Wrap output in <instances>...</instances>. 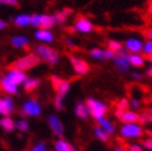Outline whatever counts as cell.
Returning <instances> with one entry per match:
<instances>
[{
	"instance_id": "obj_1",
	"label": "cell",
	"mask_w": 152,
	"mask_h": 151,
	"mask_svg": "<svg viewBox=\"0 0 152 151\" xmlns=\"http://www.w3.org/2000/svg\"><path fill=\"white\" fill-rule=\"evenodd\" d=\"M51 83L56 92V97H55V99H53V105H55V108L57 110H62L63 109V99L68 94V92H69L71 83H69V81H66L56 74L51 76Z\"/></svg>"
},
{
	"instance_id": "obj_2",
	"label": "cell",
	"mask_w": 152,
	"mask_h": 151,
	"mask_svg": "<svg viewBox=\"0 0 152 151\" xmlns=\"http://www.w3.org/2000/svg\"><path fill=\"white\" fill-rule=\"evenodd\" d=\"M34 54L39 57L41 61H43L45 63H47L50 66H56L61 61L59 54L55 48H52L50 45H43V43L35 45Z\"/></svg>"
},
{
	"instance_id": "obj_3",
	"label": "cell",
	"mask_w": 152,
	"mask_h": 151,
	"mask_svg": "<svg viewBox=\"0 0 152 151\" xmlns=\"http://www.w3.org/2000/svg\"><path fill=\"white\" fill-rule=\"evenodd\" d=\"M58 24L56 15L50 14H34L32 26L37 30H51Z\"/></svg>"
},
{
	"instance_id": "obj_4",
	"label": "cell",
	"mask_w": 152,
	"mask_h": 151,
	"mask_svg": "<svg viewBox=\"0 0 152 151\" xmlns=\"http://www.w3.org/2000/svg\"><path fill=\"white\" fill-rule=\"evenodd\" d=\"M86 104H87V108L89 111V115L95 120L104 118L106 115V113H108V105L105 103H103L102 100L95 99L93 97L87 98Z\"/></svg>"
},
{
	"instance_id": "obj_5",
	"label": "cell",
	"mask_w": 152,
	"mask_h": 151,
	"mask_svg": "<svg viewBox=\"0 0 152 151\" xmlns=\"http://www.w3.org/2000/svg\"><path fill=\"white\" fill-rule=\"evenodd\" d=\"M40 62H41V59L32 52V54H27L25 56L18 58L16 61H14L11 67L12 68H16V70L26 72L27 70H31V68H34V67L39 66Z\"/></svg>"
},
{
	"instance_id": "obj_6",
	"label": "cell",
	"mask_w": 152,
	"mask_h": 151,
	"mask_svg": "<svg viewBox=\"0 0 152 151\" xmlns=\"http://www.w3.org/2000/svg\"><path fill=\"white\" fill-rule=\"evenodd\" d=\"M42 113V108H41V104L37 102L34 98H28L26 99L21 105V109H20V114L24 115V117H31V118H37L40 117Z\"/></svg>"
},
{
	"instance_id": "obj_7",
	"label": "cell",
	"mask_w": 152,
	"mask_h": 151,
	"mask_svg": "<svg viewBox=\"0 0 152 151\" xmlns=\"http://www.w3.org/2000/svg\"><path fill=\"white\" fill-rule=\"evenodd\" d=\"M120 136L124 139H137L143 135V129L139 123L123 124L120 126Z\"/></svg>"
},
{
	"instance_id": "obj_8",
	"label": "cell",
	"mask_w": 152,
	"mask_h": 151,
	"mask_svg": "<svg viewBox=\"0 0 152 151\" xmlns=\"http://www.w3.org/2000/svg\"><path fill=\"white\" fill-rule=\"evenodd\" d=\"M47 124H48V128L52 131V134L56 135L57 138L62 139L63 133H64V126H63L62 120H61L56 114H50L47 118Z\"/></svg>"
},
{
	"instance_id": "obj_9",
	"label": "cell",
	"mask_w": 152,
	"mask_h": 151,
	"mask_svg": "<svg viewBox=\"0 0 152 151\" xmlns=\"http://www.w3.org/2000/svg\"><path fill=\"white\" fill-rule=\"evenodd\" d=\"M143 43L145 41H142L140 37L131 36L124 41V48L129 54H141L143 50Z\"/></svg>"
},
{
	"instance_id": "obj_10",
	"label": "cell",
	"mask_w": 152,
	"mask_h": 151,
	"mask_svg": "<svg viewBox=\"0 0 152 151\" xmlns=\"http://www.w3.org/2000/svg\"><path fill=\"white\" fill-rule=\"evenodd\" d=\"M69 62H71V66L74 71L75 74L78 76H84L89 72L90 67L88 65V62L86 59H83L80 57H77V56H71L69 57Z\"/></svg>"
},
{
	"instance_id": "obj_11",
	"label": "cell",
	"mask_w": 152,
	"mask_h": 151,
	"mask_svg": "<svg viewBox=\"0 0 152 151\" xmlns=\"http://www.w3.org/2000/svg\"><path fill=\"white\" fill-rule=\"evenodd\" d=\"M115 117L120 120L123 124H132V123H140V115L135 110H119L115 109Z\"/></svg>"
},
{
	"instance_id": "obj_12",
	"label": "cell",
	"mask_w": 152,
	"mask_h": 151,
	"mask_svg": "<svg viewBox=\"0 0 152 151\" xmlns=\"http://www.w3.org/2000/svg\"><path fill=\"white\" fill-rule=\"evenodd\" d=\"M74 27H75V30H77V32H80V34H90L94 30L93 22L86 16L75 18Z\"/></svg>"
},
{
	"instance_id": "obj_13",
	"label": "cell",
	"mask_w": 152,
	"mask_h": 151,
	"mask_svg": "<svg viewBox=\"0 0 152 151\" xmlns=\"http://www.w3.org/2000/svg\"><path fill=\"white\" fill-rule=\"evenodd\" d=\"M5 76L7 78H9L12 83H15L16 86H24V83H25V81L28 78L27 77V74H26V72H24V71H20V70H16V68H9L6 72H5Z\"/></svg>"
},
{
	"instance_id": "obj_14",
	"label": "cell",
	"mask_w": 152,
	"mask_h": 151,
	"mask_svg": "<svg viewBox=\"0 0 152 151\" xmlns=\"http://www.w3.org/2000/svg\"><path fill=\"white\" fill-rule=\"evenodd\" d=\"M15 110V103L10 95L0 98V114L3 117H10Z\"/></svg>"
},
{
	"instance_id": "obj_15",
	"label": "cell",
	"mask_w": 152,
	"mask_h": 151,
	"mask_svg": "<svg viewBox=\"0 0 152 151\" xmlns=\"http://www.w3.org/2000/svg\"><path fill=\"white\" fill-rule=\"evenodd\" d=\"M0 88H1V90L4 93H6L7 95H16V94H19V86H16L15 83H12L5 74H3L1 78H0Z\"/></svg>"
},
{
	"instance_id": "obj_16",
	"label": "cell",
	"mask_w": 152,
	"mask_h": 151,
	"mask_svg": "<svg viewBox=\"0 0 152 151\" xmlns=\"http://www.w3.org/2000/svg\"><path fill=\"white\" fill-rule=\"evenodd\" d=\"M34 37L36 41L43 45H50L55 41V35L51 30H36L34 32Z\"/></svg>"
},
{
	"instance_id": "obj_17",
	"label": "cell",
	"mask_w": 152,
	"mask_h": 151,
	"mask_svg": "<svg viewBox=\"0 0 152 151\" xmlns=\"http://www.w3.org/2000/svg\"><path fill=\"white\" fill-rule=\"evenodd\" d=\"M12 24L19 27V29H24V27H28L32 26V15L30 14H18L16 16L12 19Z\"/></svg>"
},
{
	"instance_id": "obj_18",
	"label": "cell",
	"mask_w": 152,
	"mask_h": 151,
	"mask_svg": "<svg viewBox=\"0 0 152 151\" xmlns=\"http://www.w3.org/2000/svg\"><path fill=\"white\" fill-rule=\"evenodd\" d=\"M10 43L16 50H26L30 45V40L25 35H14L10 39Z\"/></svg>"
},
{
	"instance_id": "obj_19",
	"label": "cell",
	"mask_w": 152,
	"mask_h": 151,
	"mask_svg": "<svg viewBox=\"0 0 152 151\" xmlns=\"http://www.w3.org/2000/svg\"><path fill=\"white\" fill-rule=\"evenodd\" d=\"M113 62H114V65H115V67L118 68V71L121 72V73L129 72V70H130V67H131L127 57H123V56H119V55L115 57V59H114Z\"/></svg>"
},
{
	"instance_id": "obj_20",
	"label": "cell",
	"mask_w": 152,
	"mask_h": 151,
	"mask_svg": "<svg viewBox=\"0 0 152 151\" xmlns=\"http://www.w3.org/2000/svg\"><path fill=\"white\" fill-rule=\"evenodd\" d=\"M96 123H98V126H100L102 129L109 135V136H110V135H113V134H115V125H114L106 117L98 119Z\"/></svg>"
},
{
	"instance_id": "obj_21",
	"label": "cell",
	"mask_w": 152,
	"mask_h": 151,
	"mask_svg": "<svg viewBox=\"0 0 152 151\" xmlns=\"http://www.w3.org/2000/svg\"><path fill=\"white\" fill-rule=\"evenodd\" d=\"M127 59H129V62H130L131 67H135V68H141V67H143L146 63L145 56L141 54H130Z\"/></svg>"
},
{
	"instance_id": "obj_22",
	"label": "cell",
	"mask_w": 152,
	"mask_h": 151,
	"mask_svg": "<svg viewBox=\"0 0 152 151\" xmlns=\"http://www.w3.org/2000/svg\"><path fill=\"white\" fill-rule=\"evenodd\" d=\"M74 113H75V115L82 120H87L90 117L86 102H77V104H75V107H74Z\"/></svg>"
},
{
	"instance_id": "obj_23",
	"label": "cell",
	"mask_w": 152,
	"mask_h": 151,
	"mask_svg": "<svg viewBox=\"0 0 152 151\" xmlns=\"http://www.w3.org/2000/svg\"><path fill=\"white\" fill-rule=\"evenodd\" d=\"M53 149H55V151H77V149H75L72 144H69L67 140H64V139L56 140Z\"/></svg>"
},
{
	"instance_id": "obj_24",
	"label": "cell",
	"mask_w": 152,
	"mask_h": 151,
	"mask_svg": "<svg viewBox=\"0 0 152 151\" xmlns=\"http://www.w3.org/2000/svg\"><path fill=\"white\" fill-rule=\"evenodd\" d=\"M0 126L1 129L6 133H11L16 129V125H15V120L11 119L10 117H3L0 119Z\"/></svg>"
},
{
	"instance_id": "obj_25",
	"label": "cell",
	"mask_w": 152,
	"mask_h": 151,
	"mask_svg": "<svg viewBox=\"0 0 152 151\" xmlns=\"http://www.w3.org/2000/svg\"><path fill=\"white\" fill-rule=\"evenodd\" d=\"M40 86V79L39 78H36V77H28L25 83H24V89H25V92L27 93H31L34 92L35 89H37Z\"/></svg>"
},
{
	"instance_id": "obj_26",
	"label": "cell",
	"mask_w": 152,
	"mask_h": 151,
	"mask_svg": "<svg viewBox=\"0 0 152 151\" xmlns=\"http://www.w3.org/2000/svg\"><path fill=\"white\" fill-rule=\"evenodd\" d=\"M89 56L90 58H93L94 61H105V52L103 48L99 47H94L89 51Z\"/></svg>"
},
{
	"instance_id": "obj_27",
	"label": "cell",
	"mask_w": 152,
	"mask_h": 151,
	"mask_svg": "<svg viewBox=\"0 0 152 151\" xmlns=\"http://www.w3.org/2000/svg\"><path fill=\"white\" fill-rule=\"evenodd\" d=\"M72 14V10L71 9H63V10H59L57 11L55 15H56V19H57V22H59V24H64V22L67 21V19L71 16Z\"/></svg>"
},
{
	"instance_id": "obj_28",
	"label": "cell",
	"mask_w": 152,
	"mask_h": 151,
	"mask_svg": "<svg viewBox=\"0 0 152 151\" xmlns=\"http://www.w3.org/2000/svg\"><path fill=\"white\" fill-rule=\"evenodd\" d=\"M106 48H110V50H113L114 52H116V54H118L119 51H121L124 48V43L118 41V40L109 39L108 41H106Z\"/></svg>"
},
{
	"instance_id": "obj_29",
	"label": "cell",
	"mask_w": 152,
	"mask_h": 151,
	"mask_svg": "<svg viewBox=\"0 0 152 151\" xmlns=\"http://www.w3.org/2000/svg\"><path fill=\"white\" fill-rule=\"evenodd\" d=\"M15 125H16V129L21 133H27L30 129V124L26 119L24 118H20L18 120H15Z\"/></svg>"
},
{
	"instance_id": "obj_30",
	"label": "cell",
	"mask_w": 152,
	"mask_h": 151,
	"mask_svg": "<svg viewBox=\"0 0 152 151\" xmlns=\"http://www.w3.org/2000/svg\"><path fill=\"white\" fill-rule=\"evenodd\" d=\"M94 135H95L96 139H99L103 142H108L109 141V135L106 134L100 126H95L94 128Z\"/></svg>"
},
{
	"instance_id": "obj_31",
	"label": "cell",
	"mask_w": 152,
	"mask_h": 151,
	"mask_svg": "<svg viewBox=\"0 0 152 151\" xmlns=\"http://www.w3.org/2000/svg\"><path fill=\"white\" fill-rule=\"evenodd\" d=\"M129 108H130V100L127 99V98H121V99L116 103V109L119 110H129Z\"/></svg>"
},
{
	"instance_id": "obj_32",
	"label": "cell",
	"mask_w": 152,
	"mask_h": 151,
	"mask_svg": "<svg viewBox=\"0 0 152 151\" xmlns=\"http://www.w3.org/2000/svg\"><path fill=\"white\" fill-rule=\"evenodd\" d=\"M142 55L143 56H152V40H146L143 43V50H142Z\"/></svg>"
},
{
	"instance_id": "obj_33",
	"label": "cell",
	"mask_w": 152,
	"mask_h": 151,
	"mask_svg": "<svg viewBox=\"0 0 152 151\" xmlns=\"http://www.w3.org/2000/svg\"><path fill=\"white\" fill-rule=\"evenodd\" d=\"M30 151H47V144L45 141H39L36 145H34Z\"/></svg>"
},
{
	"instance_id": "obj_34",
	"label": "cell",
	"mask_w": 152,
	"mask_h": 151,
	"mask_svg": "<svg viewBox=\"0 0 152 151\" xmlns=\"http://www.w3.org/2000/svg\"><path fill=\"white\" fill-rule=\"evenodd\" d=\"M152 122V114L151 113H146V114L140 115V123L141 124H148Z\"/></svg>"
},
{
	"instance_id": "obj_35",
	"label": "cell",
	"mask_w": 152,
	"mask_h": 151,
	"mask_svg": "<svg viewBox=\"0 0 152 151\" xmlns=\"http://www.w3.org/2000/svg\"><path fill=\"white\" fill-rule=\"evenodd\" d=\"M104 52H105V58H106V59H111V61H114V59H115V57L118 56L116 52H114V51L110 50V48H105Z\"/></svg>"
},
{
	"instance_id": "obj_36",
	"label": "cell",
	"mask_w": 152,
	"mask_h": 151,
	"mask_svg": "<svg viewBox=\"0 0 152 151\" xmlns=\"http://www.w3.org/2000/svg\"><path fill=\"white\" fill-rule=\"evenodd\" d=\"M1 6H18L19 0H0Z\"/></svg>"
},
{
	"instance_id": "obj_37",
	"label": "cell",
	"mask_w": 152,
	"mask_h": 151,
	"mask_svg": "<svg viewBox=\"0 0 152 151\" xmlns=\"http://www.w3.org/2000/svg\"><path fill=\"white\" fill-rule=\"evenodd\" d=\"M140 105H141V102H140V99H137V98H132V99L130 100V107L132 108V110L139 109Z\"/></svg>"
},
{
	"instance_id": "obj_38",
	"label": "cell",
	"mask_w": 152,
	"mask_h": 151,
	"mask_svg": "<svg viewBox=\"0 0 152 151\" xmlns=\"http://www.w3.org/2000/svg\"><path fill=\"white\" fill-rule=\"evenodd\" d=\"M127 151H145V150L139 144H131L127 146Z\"/></svg>"
},
{
	"instance_id": "obj_39",
	"label": "cell",
	"mask_w": 152,
	"mask_h": 151,
	"mask_svg": "<svg viewBox=\"0 0 152 151\" xmlns=\"http://www.w3.org/2000/svg\"><path fill=\"white\" fill-rule=\"evenodd\" d=\"M142 146L147 149V150H151L152 151V138H147L142 141Z\"/></svg>"
},
{
	"instance_id": "obj_40",
	"label": "cell",
	"mask_w": 152,
	"mask_h": 151,
	"mask_svg": "<svg viewBox=\"0 0 152 151\" xmlns=\"http://www.w3.org/2000/svg\"><path fill=\"white\" fill-rule=\"evenodd\" d=\"M130 76H131V78H132L134 81H141V79H142V73H140V72H137V71H132V72L130 73Z\"/></svg>"
},
{
	"instance_id": "obj_41",
	"label": "cell",
	"mask_w": 152,
	"mask_h": 151,
	"mask_svg": "<svg viewBox=\"0 0 152 151\" xmlns=\"http://www.w3.org/2000/svg\"><path fill=\"white\" fill-rule=\"evenodd\" d=\"M143 36L146 37V40H152V29H147L143 32Z\"/></svg>"
},
{
	"instance_id": "obj_42",
	"label": "cell",
	"mask_w": 152,
	"mask_h": 151,
	"mask_svg": "<svg viewBox=\"0 0 152 151\" xmlns=\"http://www.w3.org/2000/svg\"><path fill=\"white\" fill-rule=\"evenodd\" d=\"M66 43H67V46H68V47H71V48H73V47L75 46L74 42H73V40L69 39V37H68V39H66Z\"/></svg>"
},
{
	"instance_id": "obj_43",
	"label": "cell",
	"mask_w": 152,
	"mask_h": 151,
	"mask_svg": "<svg viewBox=\"0 0 152 151\" xmlns=\"http://www.w3.org/2000/svg\"><path fill=\"white\" fill-rule=\"evenodd\" d=\"M7 27V22L5 21V20H0V30H4V29H6Z\"/></svg>"
},
{
	"instance_id": "obj_44",
	"label": "cell",
	"mask_w": 152,
	"mask_h": 151,
	"mask_svg": "<svg viewBox=\"0 0 152 151\" xmlns=\"http://www.w3.org/2000/svg\"><path fill=\"white\" fill-rule=\"evenodd\" d=\"M146 76H148V77H152V65L146 68Z\"/></svg>"
},
{
	"instance_id": "obj_45",
	"label": "cell",
	"mask_w": 152,
	"mask_h": 151,
	"mask_svg": "<svg viewBox=\"0 0 152 151\" xmlns=\"http://www.w3.org/2000/svg\"><path fill=\"white\" fill-rule=\"evenodd\" d=\"M147 11H148V14H151V15H152V0L150 1L148 6H147Z\"/></svg>"
},
{
	"instance_id": "obj_46",
	"label": "cell",
	"mask_w": 152,
	"mask_h": 151,
	"mask_svg": "<svg viewBox=\"0 0 152 151\" xmlns=\"http://www.w3.org/2000/svg\"><path fill=\"white\" fill-rule=\"evenodd\" d=\"M68 30H69V32H73V34H74V32H77V30H75V27H74V26H71Z\"/></svg>"
},
{
	"instance_id": "obj_47",
	"label": "cell",
	"mask_w": 152,
	"mask_h": 151,
	"mask_svg": "<svg viewBox=\"0 0 152 151\" xmlns=\"http://www.w3.org/2000/svg\"><path fill=\"white\" fill-rule=\"evenodd\" d=\"M114 151H125V150H124L123 147H116V149L114 150Z\"/></svg>"
},
{
	"instance_id": "obj_48",
	"label": "cell",
	"mask_w": 152,
	"mask_h": 151,
	"mask_svg": "<svg viewBox=\"0 0 152 151\" xmlns=\"http://www.w3.org/2000/svg\"><path fill=\"white\" fill-rule=\"evenodd\" d=\"M148 61H150V63L152 65V56H150V57H148Z\"/></svg>"
},
{
	"instance_id": "obj_49",
	"label": "cell",
	"mask_w": 152,
	"mask_h": 151,
	"mask_svg": "<svg viewBox=\"0 0 152 151\" xmlns=\"http://www.w3.org/2000/svg\"><path fill=\"white\" fill-rule=\"evenodd\" d=\"M148 113H151V114H152V108H151V109H150V111H148Z\"/></svg>"
}]
</instances>
